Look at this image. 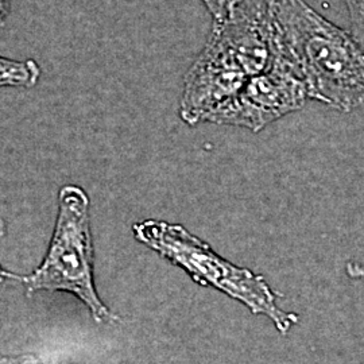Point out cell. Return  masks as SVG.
Segmentation results:
<instances>
[{"instance_id": "1", "label": "cell", "mask_w": 364, "mask_h": 364, "mask_svg": "<svg viewBox=\"0 0 364 364\" xmlns=\"http://www.w3.org/2000/svg\"><path fill=\"white\" fill-rule=\"evenodd\" d=\"M281 42L311 99L343 112L364 105V46L304 0H272Z\"/></svg>"}, {"instance_id": "2", "label": "cell", "mask_w": 364, "mask_h": 364, "mask_svg": "<svg viewBox=\"0 0 364 364\" xmlns=\"http://www.w3.org/2000/svg\"><path fill=\"white\" fill-rule=\"evenodd\" d=\"M134 234L141 243L183 269L197 284L215 287L245 304L254 314L272 318L279 332L287 333L297 323L296 314L277 306L272 289L260 275L221 258L181 225L144 220L134 225Z\"/></svg>"}, {"instance_id": "3", "label": "cell", "mask_w": 364, "mask_h": 364, "mask_svg": "<svg viewBox=\"0 0 364 364\" xmlns=\"http://www.w3.org/2000/svg\"><path fill=\"white\" fill-rule=\"evenodd\" d=\"M58 219L49 252L36 273L25 277L27 291H68L77 296L97 321L114 316L99 299L93 285V247L90 230V200L69 185L58 197Z\"/></svg>"}, {"instance_id": "4", "label": "cell", "mask_w": 364, "mask_h": 364, "mask_svg": "<svg viewBox=\"0 0 364 364\" xmlns=\"http://www.w3.org/2000/svg\"><path fill=\"white\" fill-rule=\"evenodd\" d=\"M308 100V84L282 45L273 65L250 77L234 99L212 112L207 122L257 132L279 117L299 111Z\"/></svg>"}, {"instance_id": "5", "label": "cell", "mask_w": 364, "mask_h": 364, "mask_svg": "<svg viewBox=\"0 0 364 364\" xmlns=\"http://www.w3.org/2000/svg\"><path fill=\"white\" fill-rule=\"evenodd\" d=\"M246 68L232 48L215 31L189 68L180 103L181 119L195 126L240 92L250 80Z\"/></svg>"}, {"instance_id": "6", "label": "cell", "mask_w": 364, "mask_h": 364, "mask_svg": "<svg viewBox=\"0 0 364 364\" xmlns=\"http://www.w3.org/2000/svg\"><path fill=\"white\" fill-rule=\"evenodd\" d=\"M41 77V68L34 60L16 61L0 55V88L23 87L31 88Z\"/></svg>"}, {"instance_id": "7", "label": "cell", "mask_w": 364, "mask_h": 364, "mask_svg": "<svg viewBox=\"0 0 364 364\" xmlns=\"http://www.w3.org/2000/svg\"><path fill=\"white\" fill-rule=\"evenodd\" d=\"M201 1L208 10L209 15L212 16L213 25H220L235 13V10L245 0H201Z\"/></svg>"}, {"instance_id": "8", "label": "cell", "mask_w": 364, "mask_h": 364, "mask_svg": "<svg viewBox=\"0 0 364 364\" xmlns=\"http://www.w3.org/2000/svg\"><path fill=\"white\" fill-rule=\"evenodd\" d=\"M351 16L352 34L364 46V0H344Z\"/></svg>"}, {"instance_id": "9", "label": "cell", "mask_w": 364, "mask_h": 364, "mask_svg": "<svg viewBox=\"0 0 364 364\" xmlns=\"http://www.w3.org/2000/svg\"><path fill=\"white\" fill-rule=\"evenodd\" d=\"M0 364H39L37 359L33 356L23 358H0Z\"/></svg>"}, {"instance_id": "10", "label": "cell", "mask_w": 364, "mask_h": 364, "mask_svg": "<svg viewBox=\"0 0 364 364\" xmlns=\"http://www.w3.org/2000/svg\"><path fill=\"white\" fill-rule=\"evenodd\" d=\"M10 13H11V1L0 0V27L4 26Z\"/></svg>"}, {"instance_id": "11", "label": "cell", "mask_w": 364, "mask_h": 364, "mask_svg": "<svg viewBox=\"0 0 364 364\" xmlns=\"http://www.w3.org/2000/svg\"><path fill=\"white\" fill-rule=\"evenodd\" d=\"M3 235H4V223H3V220L0 219V240H1ZM4 278H16V277L7 273V272H6V270H3V269H1V266H0V282H3V279H4Z\"/></svg>"}]
</instances>
